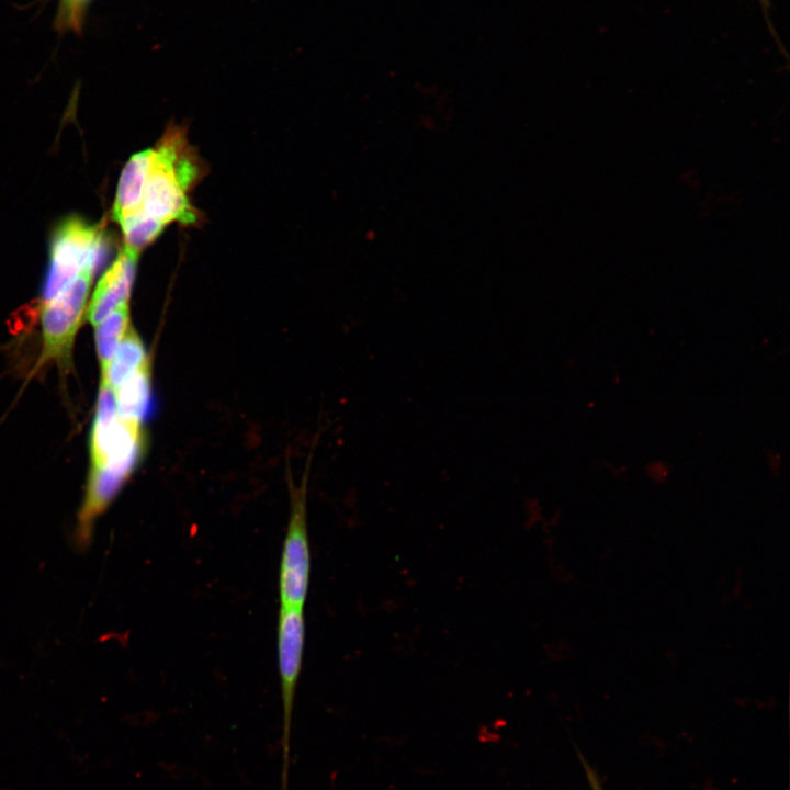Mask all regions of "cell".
I'll list each match as a JSON object with an SVG mask.
<instances>
[{
    "mask_svg": "<svg viewBox=\"0 0 790 790\" xmlns=\"http://www.w3.org/2000/svg\"><path fill=\"white\" fill-rule=\"evenodd\" d=\"M103 234L80 218L65 221L55 232L50 260L43 287L44 303L59 295L86 267H95L104 257Z\"/></svg>",
    "mask_w": 790,
    "mask_h": 790,
    "instance_id": "obj_3",
    "label": "cell"
},
{
    "mask_svg": "<svg viewBox=\"0 0 790 790\" xmlns=\"http://www.w3.org/2000/svg\"><path fill=\"white\" fill-rule=\"evenodd\" d=\"M142 449L140 424L117 416L114 391L101 380L90 439L91 469H108L128 477Z\"/></svg>",
    "mask_w": 790,
    "mask_h": 790,
    "instance_id": "obj_2",
    "label": "cell"
},
{
    "mask_svg": "<svg viewBox=\"0 0 790 790\" xmlns=\"http://www.w3.org/2000/svg\"><path fill=\"white\" fill-rule=\"evenodd\" d=\"M151 153L146 149L133 155L122 170L113 207L115 221L142 208Z\"/></svg>",
    "mask_w": 790,
    "mask_h": 790,
    "instance_id": "obj_8",
    "label": "cell"
},
{
    "mask_svg": "<svg viewBox=\"0 0 790 790\" xmlns=\"http://www.w3.org/2000/svg\"><path fill=\"white\" fill-rule=\"evenodd\" d=\"M305 620L303 609L280 607L278 621V664L282 700L281 790H289L291 730L294 699L303 662Z\"/></svg>",
    "mask_w": 790,
    "mask_h": 790,
    "instance_id": "obj_4",
    "label": "cell"
},
{
    "mask_svg": "<svg viewBox=\"0 0 790 790\" xmlns=\"http://www.w3.org/2000/svg\"><path fill=\"white\" fill-rule=\"evenodd\" d=\"M151 150L142 210L165 225L196 223L200 214L188 195L201 180L204 167L185 131L170 125Z\"/></svg>",
    "mask_w": 790,
    "mask_h": 790,
    "instance_id": "obj_1",
    "label": "cell"
},
{
    "mask_svg": "<svg viewBox=\"0 0 790 790\" xmlns=\"http://www.w3.org/2000/svg\"><path fill=\"white\" fill-rule=\"evenodd\" d=\"M149 392L147 361L114 391L117 416L140 424L149 406Z\"/></svg>",
    "mask_w": 790,
    "mask_h": 790,
    "instance_id": "obj_9",
    "label": "cell"
},
{
    "mask_svg": "<svg viewBox=\"0 0 790 790\" xmlns=\"http://www.w3.org/2000/svg\"><path fill=\"white\" fill-rule=\"evenodd\" d=\"M66 1L68 2V5L72 11H78L79 5L84 0H66Z\"/></svg>",
    "mask_w": 790,
    "mask_h": 790,
    "instance_id": "obj_14",
    "label": "cell"
},
{
    "mask_svg": "<svg viewBox=\"0 0 790 790\" xmlns=\"http://www.w3.org/2000/svg\"><path fill=\"white\" fill-rule=\"evenodd\" d=\"M309 573L306 490L302 487L292 495L290 519L283 541L279 573L281 607L303 609L308 591Z\"/></svg>",
    "mask_w": 790,
    "mask_h": 790,
    "instance_id": "obj_5",
    "label": "cell"
},
{
    "mask_svg": "<svg viewBox=\"0 0 790 790\" xmlns=\"http://www.w3.org/2000/svg\"><path fill=\"white\" fill-rule=\"evenodd\" d=\"M128 302L119 306L97 325L95 342L102 373L108 369L117 347L128 330Z\"/></svg>",
    "mask_w": 790,
    "mask_h": 790,
    "instance_id": "obj_11",
    "label": "cell"
},
{
    "mask_svg": "<svg viewBox=\"0 0 790 790\" xmlns=\"http://www.w3.org/2000/svg\"><path fill=\"white\" fill-rule=\"evenodd\" d=\"M93 271V267L83 268L59 295L45 303L43 361L67 359L86 308Z\"/></svg>",
    "mask_w": 790,
    "mask_h": 790,
    "instance_id": "obj_6",
    "label": "cell"
},
{
    "mask_svg": "<svg viewBox=\"0 0 790 790\" xmlns=\"http://www.w3.org/2000/svg\"><path fill=\"white\" fill-rule=\"evenodd\" d=\"M119 223L124 236V246L138 253L151 244L166 226L160 221L147 215L142 208L122 217Z\"/></svg>",
    "mask_w": 790,
    "mask_h": 790,
    "instance_id": "obj_12",
    "label": "cell"
},
{
    "mask_svg": "<svg viewBox=\"0 0 790 790\" xmlns=\"http://www.w3.org/2000/svg\"><path fill=\"white\" fill-rule=\"evenodd\" d=\"M586 771L588 775V780L590 782L591 789L592 790H602L597 775L587 766H586Z\"/></svg>",
    "mask_w": 790,
    "mask_h": 790,
    "instance_id": "obj_13",
    "label": "cell"
},
{
    "mask_svg": "<svg viewBox=\"0 0 790 790\" xmlns=\"http://www.w3.org/2000/svg\"><path fill=\"white\" fill-rule=\"evenodd\" d=\"M138 255L124 246L100 279L88 309L92 325L97 326L119 306L128 302Z\"/></svg>",
    "mask_w": 790,
    "mask_h": 790,
    "instance_id": "obj_7",
    "label": "cell"
},
{
    "mask_svg": "<svg viewBox=\"0 0 790 790\" xmlns=\"http://www.w3.org/2000/svg\"><path fill=\"white\" fill-rule=\"evenodd\" d=\"M147 361L148 358L140 338L132 328H128L114 358L102 373V380L106 381L115 391Z\"/></svg>",
    "mask_w": 790,
    "mask_h": 790,
    "instance_id": "obj_10",
    "label": "cell"
}]
</instances>
